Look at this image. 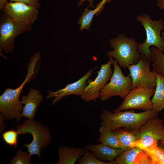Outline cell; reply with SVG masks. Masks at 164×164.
Wrapping results in <instances>:
<instances>
[{
  "instance_id": "7402d4cb",
  "label": "cell",
  "mask_w": 164,
  "mask_h": 164,
  "mask_svg": "<svg viewBox=\"0 0 164 164\" xmlns=\"http://www.w3.org/2000/svg\"><path fill=\"white\" fill-rule=\"evenodd\" d=\"M150 50L153 70L164 77V52H161L155 46L152 47Z\"/></svg>"
},
{
  "instance_id": "484cf974",
  "label": "cell",
  "mask_w": 164,
  "mask_h": 164,
  "mask_svg": "<svg viewBox=\"0 0 164 164\" xmlns=\"http://www.w3.org/2000/svg\"><path fill=\"white\" fill-rule=\"evenodd\" d=\"M19 134L17 131L11 130L7 131L2 135L4 141L9 145L16 148L17 145V136Z\"/></svg>"
},
{
  "instance_id": "4316f807",
  "label": "cell",
  "mask_w": 164,
  "mask_h": 164,
  "mask_svg": "<svg viewBox=\"0 0 164 164\" xmlns=\"http://www.w3.org/2000/svg\"><path fill=\"white\" fill-rule=\"evenodd\" d=\"M133 164H152V159L146 152L142 150L136 156Z\"/></svg>"
},
{
  "instance_id": "603a6c76",
  "label": "cell",
  "mask_w": 164,
  "mask_h": 164,
  "mask_svg": "<svg viewBox=\"0 0 164 164\" xmlns=\"http://www.w3.org/2000/svg\"><path fill=\"white\" fill-rule=\"evenodd\" d=\"M142 150L138 147H131L123 152L115 159L118 164H133V162L138 154Z\"/></svg>"
},
{
  "instance_id": "f1b7e54d",
  "label": "cell",
  "mask_w": 164,
  "mask_h": 164,
  "mask_svg": "<svg viewBox=\"0 0 164 164\" xmlns=\"http://www.w3.org/2000/svg\"><path fill=\"white\" fill-rule=\"evenodd\" d=\"M86 1H87L89 2L88 8H90L94 7V0H79L77 4V6L80 7L81 6L83 3Z\"/></svg>"
},
{
  "instance_id": "ba28073f",
  "label": "cell",
  "mask_w": 164,
  "mask_h": 164,
  "mask_svg": "<svg viewBox=\"0 0 164 164\" xmlns=\"http://www.w3.org/2000/svg\"><path fill=\"white\" fill-rule=\"evenodd\" d=\"M150 62L141 54L137 63L128 67L132 80V89L138 87L155 88L156 75L153 70H151Z\"/></svg>"
},
{
  "instance_id": "e0dca14e",
  "label": "cell",
  "mask_w": 164,
  "mask_h": 164,
  "mask_svg": "<svg viewBox=\"0 0 164 164\" xmlns=\"http://www.w3.org/2000/svg\"><path fill=\"white\" fill-rule=\"evenodd\" d=\"M117 135L123 151L131 148V144L139 140L138 130L120 128L114 131Z\"/></svg>"
},
{
  "instance_id": "30bf717a",
  "label": "cell",
  "mask_w": 164,
  "mask_h": 164,
  "mask_svg": "<svg viewBox=\"0 0 164 164\" xmlns=\"http://www.w3.org/2000/svg\"><path fill=\"white\" fill-rule=\"evenodd\" d=\"M139 140L133 142L131 147L148 146L155 141H164V123L163 119L157 116L149 119L138 130Z\"/></svg>"
},
{
  "instance_id": "7c38bea8",
  "label": "cell",
  "mask_w": 164,
  "mask_h": 164,
  "mask_svg": "<svg viewBox=\"0 0 164 164\" xmlns=\"http://www.w3.org/2000/svg\"><path fill=\"white\" fill-rule=\"evenodd\" d=\"M35 7L20 2H9L3 10L15 21L33 25L37 19L39 12Z\"/></svg>"
},
{
  "instance_id": "9c48e42d",
  "label": "cell",
  "mask_w": 164,
  "mask_h": 164,
  "mask_svg": "<svg viewBox=\"0 0 164 164\" xmlns=\"http://www.w3.org/2000/svg\"><path fill=\"white\" fill-rule=\"evenodd\" d=\"M155 89L138 87L132 89L120 105L113 112L122 111L128 109L152 110L151 97L153 96Z\"/></svg>"
},
{
  "instance_id": "cb8c5ba5",
  "label": "cell",
  "mask_w": 164,
  "mask_h": 164,
  "mask_svg": "<svg viewBox=\"0 0 164 164\" xmlns=\"http://www.w3.org/2000/svg\"><path fill=\"white\" fill-rule=\"evenodd\" d=\"M79 164H116L115 160L106 162L99 160L96 158L89 150L84 149L82 156L78 160Z\"/></svg>"
},
{
  "instance_id": "1f68e13d",
  "label": "cell",
  "mask_w": 164,
  "mask_h": 164,
  "mask_svg": "<svg viewBox=\"0 0 164 164\" xmlns=\"http://www.w3.org/2000/svg\"><path fill=\"white\" fill-rule=\"evenodd\" d=\"M161 36H162V40L164 42V31L163 32H162Z\"/></svg>"
},
{
  "instance_id": "7a4b0ae2",
  "label": "cell",
  "mask_w": 164,
  "mask_h": 164,
  "mask_svg": "<svg viewBox=\"0 0 164 164\" xmlns=\"http://www.w3.org/2000/svg\"><path fill=\"white\" fill-rule=\"evenodd\" d=\"M113 112L105 109L100 116L101 125L113 131L120 128L138 130L149 119L158 115L152 110L140 113L132 110Z\"/></svg>"
},
{
  "instance_id": "d4e9b609",
  "label": "cell",
  "mask_w": 164,
  "mask_h": 164,
  "mask_svg": "<svg viewBox=\"0 0 164 164\" xmlns=\"http://www.w3.org/2000/svg\"><path fill=\"white\" fill-rule=\"evenodd\" d=\"M32 155L19 149L16 155L11 160L10 164H30Z\"/></svg>"
},
{
  "instance_id": "44dd1931",
  "label": "cell",
  "mask_w": 164,
  "mask_h": 164,
  "mask_svg": "<svg viewBox=\"0 0 164 164\" xmlns=\"http://www.w3.org/2000/svg\"><path fill=\"white\" fill-rule=\"evenodd\" d=\"M157 141L146 147L137 145L151 158L152 164H164V151L157 146Z\"/></svg>"
},
{
  "instance_id": "ffe728a7",
  "label": "cell",
  "mask_w": 164,
  "mask_h": 164,
  "mask_svg": "<svg viewBox=\"0 0 164 164\" xmlns=\"http://www.w3.org/2000/svg\"><path fill=\"white\" fill-rule=\"evenodd\" d=\"M104 6L100 3L96 5V8L94 10L89 9L87 6L79 18L78 24L80 25V31L84 29L90 30L91 24L94 15H99L103 10Z\"/></svg>"
},
{
  "instance_id": "2e32d148",
  "label": "cell",
  "mask_w": 164,
  "mask_h": 164,
  "mask_svg": "<svg viewBox=\"0 0 164 164\" xmlns=\"http://www.w3.org/2000/svg\"><path fill=\"white\" fill-rule=\"evenodd\" d=\"M84 149L81 148L60 147L58 154L59 159L57 164H74L83 155Z\"/></svg>"
},
{
  "instance_id": "83f0119b",
  "label": "cell",
  "mask_w": 164,
  "mask_h": 164,
  "mask_svg": "<svg viewBox=\"0 0 164 164\" xmlns=\"http://www.w3.org/2000/svg\"><path fill=\"white\" fill-rule=\"evenodd\" d=\"M10 2H20L32 5L38 9L41 6L39 0H9Z\"/></svg>"
},
{
  "instance_id": "9a60e30c",
  "label": "cell",
  "mask_w": 164,
  "mask_h": 164,
  "mask_svg": "<svg viewBox=\"0 0 164 164\" xmlns=\"http://www.w3.org/2000/svg\"><path fill=\"white\" fill-rule=\"evenodd\" d=\"M85 148L92 152L96 158L103 162L114 160L123 152L121 148H113L101 143L88 145Z\"/></svg>"
},
{
  "instance_id": "4fadbf2b",
  "label": "cell",
  "mask_w": 164,
  "mask_h": 164,
  "mask_svg": "<svg viewBox=\"0 0 164 164\" xmlns=\"http://www.w3.org/2000/svg\"><path fill=\"white\" fill-rule=\"evenodd\" d=\"M97 67H95L89 70L78 80L72 83L67 84L63 89L55 91H48L46 97L54 98L52 101V104H54L67 96L71 94L81 96L87 84V80L92 75L93 71Z\"/></svg>"
},
{
  "instance_id": "ac0fdd59",
  "label": "cell",
  "mask_w": 164,
  "mask_h": 164,
  "mask_svg": "<svg viewBox=\"0 0 164 164\" xmlns=\"http://www.w3.org/2000/svg\"><path fill=\"white\" fill-rule=\"evenodd\" d=\"M155 73L157 77L156 85L151 101L152 110L158 113L164 109V77Z\"/></svg>"
},
{
  "instance_id": "3957f363",
  "label": "cell",
  "mask_w": 164,
  "mask_h": 164,
  "mask_svg": "<svg viewBox=\"0 0 164 164\" xmlns=\"http://www.w3.org/2000/svg\"><path fill=\"white\" fill-rule=\"evenodd\" d=\"M138 43L132 38L123 34L110 40V46L113 50L108 52L107 56L115 59L119 65L124 69L137 63L141 54L138 50Z\"/></svg>"
},
{
  "instance_id": "5bb4252c",
  "label": "cell",
  "mask_w": 164,
  "mask_h": 164,
  "mask_svg": "<svg viewBox=\"0 0 164 164\" xmlns=\"http://www.w3.org/2000/svg\"><path fill=\"white\" fill-rule=\"evenodd\" d=\"M43 98V96L39 90L31 88L27 94L23 96L21 99V103L24 105L21 113L22 117L29 119H33L37 108Z\"/></svg>"
},
{
  "instance_id": "d6986e66",
  "label": "cell",
  "mask_w": 164,
  "mask_h": 164,
  "mask_svg": "<svg viewBox=\"0 0 164 164\" xmlns=\"http://www.w3.org/2000/svg\"><path fill=\"white\" fill-rule=\"evenodd\" d=\"M99 131L100 137L98 142L113 148H120L119 142L114 131L101 125Z\"/></svg>"
},
{
  "instance_id": "d6a6232c",
  "label": "cell",
  "mask_w": 164,
  "mask_h": 164,
  "mask_svg": "<svg viewBox=\"0 0 164 164\" xmlns=\"http://www.w3.org/2000/svg\"><path fill=\"white\" fill-rule=\"evenodd\" d=\"M105 3L106 2H109L111 0H102Z\"/></svg>"
},
{
  "instance_id": "52a82bcc",
  "label": "cell",
  "mask_w": 164,
  "mask_h": 164,
  "mask_svg": "<svg viewBox=\"0 0 164 164\" xmlns=\"http://www.w3.org/2000/svg\"><path fill=\"white\" fill-rule=\"evenodd\" d=\"M112 65L114 71L110 81L100 91L99 97L102 101L115 96L124 98L132 89V80L130 74L127 76L123 74L116 60H113Z\"/></svg>"
},
{
  "instance_id": "5b68a950",
  "label": "cell",
  "mask_w": 164,
  "mask_h": 164,
  "mask_svg": "<svg viewBox=\"0 0 164 164\" xmlns=\"http://www.w3.org/2000/svg\"><path fill=\"white\" fill-rule=\"evenodd\" d=\"M17 131L19 134L29 133L32 135V142L25 144L24 147L27 148L30 155H36L39 157H40L41 149L47 146L51 141L50 133L47 127L33 119H26L22 123L18 125Z\"/></svg>"
},
{
  "instance_id": "8fae6325",
  "label": "cell",
  "mask_w": 164,
  "mask_h": 164,
  "mask_svg": "<svg viewBox=\"0 0 164 164\" xmlns=\"http://www.w3.org/2000/svg\"><path fill=\"white\" fill-rule=\"evenodd\" d=\"M109 58L107 63L101 65L100 69L97 72V75L94 80H88V84L80 96L84 101H96L99 97L101 90L110 80L113 73L111 65L114 60L112 57Z\"/></svg>"
},
{
  "instance_id": "8992f818",
  "label": "cell",
  "mask_w": 164,
  "mask_h": 164,
  "mask_svg": "<svg viewBox=\"0 0 164 164\" xmlns=\"http://www.w3.org/2000/svg\"><path fill=\"white\" fill-rule=\"evenodd\" d=\"M32 26L17 22L4 13L0 18V50L6 53L14 49V41L18 35L30 32Z\"/></svg>"
},
{
  "instance_id": "f546056e",
  "label": "cell",
  "mask_w": 164,
  "mask_h": 164,
  "mask_svg": "<svg viewBox=\"0 0 164 164\" xmlns=\"http://www.w3.org/2000/svg\"><path fill=\"white\" fill-rule=\"evenodd\" d=\"M156 5L159 9L164 10V0H156Z\"/></svg>"
},
{
  "instance_id": "6da1fadb",
  "label": "cell",
  "mask_w": 164,
  "mask_h": 164,
  "mask_svg": "<svg viewBox=\"0 0 164 164\" xmlns=\"http://www.w3.org/2000/svg\"><path fill=\"white\" fill-rule=\"evenodd\" d=\"M41 58L40 53L38 51L30 58L26 78L17 88L6 89L0 96V111L4 119H16L19 122L21 119L23 106L19 97L25 84L36 77L39 67Z\"/></svg>"
},
{
  "instance_id": "4dcf8cb0",
  "label": "cell",
  "mask_w": 164,
  "mask_h": 164,
  "mask_svg": "<svg viewBox=\"0 0 164 164\" xmlns=\"http://www.w3.org/2000/svg\"><path fill=\"white\" fill-rule=\"evenodd\" d=\"M9 2L8 0H0V10L3 11Z\"/></svg>"
},
{
  "instance_id": "277c9868",
  "label": "cell",
  "mask_w": 164,
  "mask_h": 164,
  "mask_svg": "<svg viewBox=\"0 0 164 164\" xmlns=\"http://www.w3.org/2000/svg\"><path fill=\"white\" fill-rule=\"evenodd\" d=\"M136 19L143 27L146 34L144 42L138 43V51L151 62V46H154L161 52H164V42L161 36L162 31L164 30V22L162 19L152 20L146 13L138 15Z\"/></svg>"
}]
</instances>
